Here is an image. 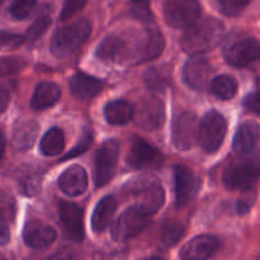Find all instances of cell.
Masks as SVG:
<instances>
[{
    "label": "cell",
    "instance_id": "obj_20",
    "mask_svg": "<svg viewBox=\"0 0 260 260\" xmlns=\"http://www.w3.org/2000/svg\"><path fill=\"white\" fill-rule=\"evenodd\" d=\"M233 147L236 155H249L260 151L259 124L254 121L244 122L236 132Z\"/></svg>",
    "mask_w": 260,
    "mask_h": 260
},
{
    "label": "cell",
    "instance_id": "obj_6",
    "mask_svg": "<svg viewBox=\"0 0 260 260\" xmlns=\"http://www.w3.org/2000/svg\"><path fill=\"white\" fill-rule=\"evenodd\" d=\"M228 132V121L221 113L211 111L200 122L198 142L208 154L217 151L225 140Z\"/></svg>",
    "mask_w": 260,
    "mask_h": 260
},
{
    "label": "cell",
    "instance_id": "obj_9",
    "mask_svg": "<svg viewBox=\"0 0 260 260\" xmlns=\"http://www.w3.org/2000/svg\"><path fill=\"white\" fill-rule=\"evenodd\" d=\"M198 118L192 112H183L173 122L172 141L179 151L189 150L198 140Z\"/></svg>",
    "mask_w": 260,
    "mask_h": 260
},
{
    "label": "cell",
    "instance_id": "obj_43",
    "mask_svg": "<svg viewBox=\"0 0 260 260\" xmlns=\"http://www.w3.org/2000/svg\"><path fill=\"white\" fill-rule=\"evenodd\" d=\"M5 152V136H4V132L0 129V159L2 156L4 155Z\"/></svg>",
    "mask_w": 260,
    "mask_h": 260
},
{
    "label": "cell",
    "instance_id": "obj_23",
    "mask_svg": "<svg viewBox=\"0 0 260 260\" xmlns=\"http://www.w3.org/2000/svg\"><path fill=\"white\" fill-rule=\"evenodd\" d=\"M71 94L78 99H91L103 90V83L94 76L78 73L69 81Z\"/></svg>",
    "mask_w": 260,
    "mask_h": 260
},
{
    "label": "cell",
    "instance_id": "obj_16",
    "mask_svg": "<svg viewBox=\"0 0 260 260\" xmlns=\"http://www.w3.org/2000/svg\"><path fill=\"white\" fill-rule=\"evenodd\" d=\"M175 200L177 206H185L192 202L201 188V180L187 167L178 165L174 169Z\"/></svg>",
    "mask_w": 260,
    "mask_h": 260
},
{
    "label": "cell",
    "instance_id": "obj_1",
    "mask_svg": "<svg viewBox=\"0 0 260 260\" xmlns=\"http://www.w3.org/2000/svg\"><path fill=\"white\" fill-rule=\"evenodd\" d=\"M223 29L225 28L220 20L207 18L188 27L180 38V46L188 55H202L221 42Z\"/></svg>",
    "mask_w": 260,
    "mask_h": 260
},
{
    "label": "cell",
    "instance_id": "obj_8",
    "mask_svg": "<svg viewBox=\"0 0 260 260\" xmlns=\"http://www.w3.org/2000/svg\"><path fill=\"white\" fill-rule=\"evenodd\" d=\"M119 145L116 140H107L98 149L95 155L94 182L96 187L108 184L113 178L118 162Z\"/></svg>",
    "mask_w": 260,
    "mask_h": 260
},
{
    "label": "cell",
    "instance_id": "obj_29",
    "mask_svg": "<svg viewBox=\"0 0 260 260\" xmlns=\"http://www.w3.org/2000/svg\"><path fill=\"white\" fill-rule=\"evenodd\" d=\"M238 81L231 75H220L216 76L211 81V91L222 101L233 99L238 93Z\"/></svg>",
    "mask_w": 260,
    "mask_h": 260
},
{
    "label": "cell",
    "instance_id": "obj_33",
    "mask_svg": "<svg viewBox=\"0 0 260 260\" xmlns=\"http://www.w3.org/2000/svg\"><path fill=\"white\" fill-rule=\"evenodd\" d=\"M36 3L37 0H13L9 7L10 15L18 20L25 19L35 9Z\"/></svg>",
    "mask_w": 260,
    "mask_h": 260
},
{
    "label": "cell",
    "instance_id": "obj_36",
    "mask_svg": "<svg viewBox=\"0 0 260 260\" xmlns=\"http://www.w3.org/2000/svg\"><path fill=\"white\" fill-rule=\"evenodd\" d=\"M25 62L19 57H3L0 58V76H8L17 74L24 68Z\"/></svg>",
    "mask_w": 260,
    "mask_h": 260
},
{
    "label": "cell",
    "instance_id": "obj_38",
    "mask_svg": "<svg viewBox=\"0 0 260 260\" xmlns=\"http://www.w3.org/2000/svg\"><path fill=\"white\" fill-rule=\"evenodd\" d=\"M256 200V192L253 189V187L245 189V192L243 193V196L240 197V200L238 201V205H236V208H238V212L240 215H245L250 211V208L253 207V205L255 203Z\"/></svg>",
    "mask_w": 260,
    "mask_h": 260
},
{
    "label": "cell",
    "instance_id": "obj_32",
    "mask_svg": "<svg viewBox=\"0 0 260 260\" xmlns=\"http://www.w3.org/2000/svg\"><path fill=\"white\" fill-rule=\"evenodd\" d=\"M50 25L51 18L48 17V15H42V17L37 18V19L32 23V25L28 28L27 35H25V40L30 43L36 42V41H38L43 35H45L46 30L48 29Z\"/></svg>",
    "mask_w": 260,
    "mask_h": 260
},
{
    "label": "cell",
    "instance_id": "obj_11",
    "mask_svg": "<svg viewBox=\"0 0 260 260\" xmlns=\"http://www.w3.org/2000/svg\"><path fill=\"white\" fill-rule=\"evenodd\" d=\"M126 160L127 164L136 169H157L161 167L164 157L156 147L136 137L129 146Z\"/></svg>",
    "mask_w": 260,
    "mask_h": 260
},
{
    "label": "cell",
    "instance_id": "obj_21",
    "mask_svg": "<svg viewBox=\"0 0 260 260\" xmlns=\"http://www.w3.org/2000/svg\"><path fill=\"white\" fill-rule=\"evenodd\" d=\"M58 187L65 194L78 197L88 188V174L80 165H71L58 177Z\"/></svg>",
    "mask_w": 260,
    "mask_h": 260
},
{
    "label": "cell",
    "instance_id": "obj_2",
    "mask_svg": "<svg viewBox=\"0 0 260 260\" xmlns=\"http://www.w3.org/2000/svg\"><path fill=\"white\" fill-rule=\"evenodd\" d=\"M260 178V151L238 155L223 172V184L229 189H248Z\"/></svg>",
    "mask_w": 260,
    "mask_h": 260
},
{
    "label": "cell",
    "instance_id": "obj_42",
    "mask_svg": "<svg viewBox=\"0 0 260 260\" xmlns=\"http://www.w3.org/2000/svg\"><path fill=\"white\" fill-rule=\"evenodd\" d=\"M9 239H10L9 228H8L4 216H3L2 212H0V245H5V244L9 243Z\"/></svg>",
    "mask_w": 260,
    "mask_h": 260
},
{
    "label": "cell",
    "instance_id": "obj_5",
    "mask_svg": "<svg viewBox=\"0 0 260 260\" xmlns=\"http://www.w3.org/2000/svg\"><path fill=\"white\" fill-rule=\"evenodd\" d=\"M151 217V213L141 206H131L117 218L112 229V236L116 241L129 240L141 234L149 226Z\"/></svg>",
    "mask_w": 260,
    "mask_h": 260
},
{
    "label": "cell",
    "instance_id": "obj_34",
    "mask_svg": "<svg viewBox=\"0 0 260 260\" xmlns=\"http://www.w3.org/2000/svg\"><path fill=\"white\" fill-rule=\"evenodd\" d=\"M131 14L134 18L141 20V22H151L154 19L152 12L150 9L149 0H132L131 2Z\"/></svg>",
    "mask_w": 260,
    "mask_h": 260
},
{
    "label": "cell",
    "instance_id": "obj_10",
    "mask_svg": "<svg viewBox=\"0 0 260 260\" xmlns=\"http://www.w3.org/2000/svg\"><path fill=\"white\" fill-rule=\"evenodd\" d=\"M225 60L235 68H245L260 58V41L254 37L241 38L226 46Z\"/></svg>",
    "mask_w": 260,
    "mask_h": 260
},
{
    "label": "cell",
    "instance_id": "obj_31",
    "mask_svg": "<svg viewBox=\"0 0 260 260\" xmlns=\"http://www.w3.org/2000/svg\"><path fill=\"white\" fill-rule=\"evenodd\" d=\"M184 226L178 221H168L161 229V243L167 248L174 246L179 243L184 236Z\"/></svg>",
    "mask_w": 260,
    "mask_h": 260
},
{
    "label": "cell",
    "instance_id": "obj_44",
    "mask_svg": "<svg viewBox=\"0 0 260 260\" xmlns=\"http://www.w3.org/2000/svg\"><path fill=\"white\" fill-rule=\"evenodd\" d=\"M259 258H260V255H259Z\"/></svg>",
    "mask_w": 260,
    "mask_h": 260
},
{
    "label": "cell",
    "instance_id": "obj_18",
    "mask_svg": "<svg viewBox=\"0 0 260 260\" xmlns=\"http://www.w3.org/2000/svg\"><path fill=\"white\" fill-rule=\"evenodd\" d=\"M220 249V240L212 235H200L188 241L180 250L184 260H205L212 258Z\"/></svg>",
    "mask_w": 260,
    "mask_h": 260
},
{
    "label": "cell",
    "instance_id": "obj_30",
    "mask_svg": "<svg viewBox=\"0 0 260 260\" xmlns=\"http://www.w3.org/2000/svg\"><path fill=\"white\" fill-rule=\"evenodd\" d=\"M41 182L40 173L32 167L23 168L18 175V185L20 192L25 196L37 194L41 189Z\"/></svg>",
    "mask_w": 260,
    "mask_h": 260
},
{
    "label": "cell",
    "instance_id": "obj_39",
    "mask_svg": "<svg viewBox=\"0 0 260 260\" xmlns=\"http://www.w3.org/2000/svg\"><path fill=\"white\" fill-rule=\"evenodd\" d=\"M91 142H93V136H91L90 132H85V134L83 135V137H81L80 141H79V144L76 145L71 151H69L62 160L73 159V157H76L79 156V155L84 154V152L91 146Z\"/></svg>",
    "mask_w": 260,
    "mask_h": 260
},
{
    "label": "cell",
    "instance_id": "obj_22",
    "mask_svg": "<svg viewBox=\"0 0 260 260\" xmlns=\"http://www.w3.org/2000/svg\"><path fill=\"white\" fill-rule=\"evenodd\" d=\"M40 132V126L36 121L29 118H20L15 121L12 132L13 146L18 150L30 149L36 142Z\"/></svg>",
    "mask_w": 260,
    "mask_h": 260
},
{
    "label": "cell",
    "instance_id": "obj_7",
    "mask_svg": "<svg viewBox=\"0 0 260 260\" xmlns=\"http://www.w3.org/2000/svg\"><path fill=\"white\" fill-rule=\"evenodd\" d=\"M201 17L198 0H168L164 5L165 22L174 28H188Z\"/></svg>",
    "mask_w": 260,
    "mask_h": 260
},
{
    "label": "cell",
    "instance_id": "obj_3",
    "mask_svg": "<svg viewBox=\"0 0 260 260\" xmlns=\"http://www.w3.org/2000/svg\"><path fill=\"white\" fill-rule=\"evenodd\" d=\"M91 24L86 19H79L71 24L58 28L51 41V52L57 58H65L79 50L88 40Z\"/></svg>",
    "mask_w": 260,
    "mask_h": 260
},
{
    "label": "cell",
    "instance_id": "obj_40",
    "mask_svg": "<svg viewBox=\"0 0 260 260\" xmlns=\"http://www.w3.org/2000/svg\"><path fill=\"white\" fill-rule=\"evenodd\" d=\"M23 38L18 35H12L8 32H0V50L5 47L15 48L22 45Z\"/></svg>",
    "mask_w": 260,
    "mask_h": 260
},
{
    "label": "cell",
    "instance_id": "obj_28",
    "mask_svg": "<svg viewBox=\"0 0 260 260\" xmlns=\"http://www.w3.org/2000/svg\"><path fill=\"white\" fill-rule=\"evenodd\" d=\"M41 152L45 156H56L65 149V136L58 127H52L41 140Z\"/></svg>",
    "mask_w": 260,
    "mask_h": 260
},
{
    "label": "cell",
    "instance_id": "obj_37",
    "mask_svg": "<svg viewBox=\"0 0 260 260\" xmlns=\"http://www.w3.org/2000/svg\"><path fill=\"white\" fill-rule=\"evenodd\" d=\"M85 4L86 0H63L60 19L63 22L71 19L76 13H79L85 7Z\"/></svg>",
    "mask_w": 260,
    "mask_h": 260
},
{
    "label": "cell",
    "instance_id": "obj_19",
    "mask_svg": "<svg viewBox=\"0 0 260 260\" xmlns=\"http://www.w3.org/2000/svg\"><path fill=\"white\" fill-rule=\"evenodd\" d=\"M24 243L32 249L50 248L56 240V231L52 226L41 220H30L25 223L23 230Z\"/></svg>",
    "mask_w": 260,
    "mask_h": 260
},
{
    "label": "cell",
    "instance_id": "obj_24",
    "mask_svg": "<svg viewBox=\"0 0 260 260\" xmlns=\"http://www.w3.org/2000/svg\"><path fill=\"white\" fill-rule=\"evenodd\" d=\"M117 210V200L113 196H106L98 202L91 216V228L95 234L106 231Z\"/></svg>",
    "mask_w": 260,
    "mask_h": 260
},
{
    "label": "cell",
    "instance_id": "obj_26",
    "mask_svg": "<svg viewBox=\"0 0 260 260\" xmlns=\"http://www.w3.org/2000/svg\"><path fill=\"white\" fill-rule=\"evenodd\" d=\"M135 108L131 103L126 101H113L109 102L104 108V117L109 124L121 126L126 124L134 118Z\"/></svg>",
    "mask_w": 260,
    "mask_h": 260
},
{
    "label": "cell",
    "instance_id": "obj_17",
    "mask_svg": "<svg viewBox=\"0 0 260 260\" xmlns=\"http://www.w3.org/2000/svg\"><path fill=\"white\" fill-rule=\"evenodd\" d=\"M63 233L70 240L80 243L84 239V212L79 206L61 202L58 206Z\"/></svg>",
    "mask_w": 260,
    "mask_h": 260
},
{
    "label": "cell",
    "instance_id": "obj_41",
    "mask_svg": "<svg viewBox=\"0 0 260 260\" xmlns=\"http://www.w3.org/2000/svg\"><path fill=\"white\" fill-rule=\"evenodd\" d=\"M244 104H245V107L249 111L258 114L260 117V93H253L246 96L245 101H244Z\"/></svg>",
    "mask_w": 260,
    "mask_h": 260
},
{
    "label": "cell",
    "instance_id": "obj_13",
    "mask_svg": "<svg viewBox=\"0 0 260 260\" xmlns=\"http://www.w3.org/2000/svg\"><path fill=\"white\" fill-rule=\"evenodd\" d=\"M165 40L156 28H147L141 38L134 43V62L144 63L156 58L164 51Z\"/></svg>",
    "mask_w": 260,
    "mask_h": 260
},
{
    "label": "cell",
    "instance_id": "obj_12",
    "mask_svg": "<svg viewBox=\"0 0 260 260\" xmlns=\"http://www.w3.org/2000/svg\"><path fill=\"white\" fill-rule=\"evenodd\" d=\"M95 56L99 60L109 63H121L134 57V45L121 36H107L98 45Z\"/></svg>",
    "mask_w": 260,
    "mask_h": 260
},
{
    "label": "cell",
    "instance_id": "obj_25",
    "mask_svg": "<svg viewBox=\"0 0 260 260\" xmlns=\"http://www.w3.org/2000/svg\"><path fill=\"white\" fill-rule=\"evenodd\" d=\"M61 98V89L57 84L51 81H43L38 84L30 99V107L33 109H46L55 106Z\"/></svg>",
    "mask_w": 260,
    "mask_h": 260
},
{
    "label": "cell",
    "instance_id": "obj_15",
    "mask_svg": "<svg viewBox=\"0 0 260 260\" xmlns=\"http://www.w3.org/2000/svg\"><path fill=\"white\" fill-rule=\"evenodd\" d=\"M135 119L140 127L147 131L160 128L165 121L164 103L156 96L142 99L135 112Z\"/></svg>",
    "mask_w": 260,
    "mask_h": 260
},
{
    "label": "cell",
    "instance_id": "obj_14",
    "mask_svg": "<svg viewBox=\"0 0 260 260\" xmlns=\"http://www.w3.org/2000/svg\"><path fill=\"white\" fill-rule=\"evenodd\" d=\"M213 66L210 61L201 55H193L183 68V80L194 90H203L208 85L212 76Z\"/></svg>",
    "mask_w": 260,
    "mask_h": 260
},
{
    "label": "cell",
    "instance_id": "obj_4",
    "mask_svg": "<svg viewBox=\"0 0 260 260\" xmlns=\"http://www.w3.org/2000/svg\"><path fill=\"white\" fill-rule=\"evenodd\" d=\"M126 192L151 215L156 213L164 205L165 193L161 184L154 177H140L128 183Z\"/></svg>",
    "mask_w": 260,
    "mask_h": 260
},
{
    "label": "cell",
    "instance_id": "obj_27",
    "mask_svg": "<svg viewBox=\"0 0 260 260\" xmlns=\"http://www.w3.org/2000/svg\"><path fill=\"white\" fill-rule=\"evenodd\" d=\"M172 66L162 65L149 69L144 75V81L151 90H165L172 83Z\"/></svg>",
    "mask_w": 260,
    "mask_h": 260
},
{
    "label": "cell",
    "instance_id": "obj_35",
    "mask_svg": "<svg viewBox=\"0 0 260 260\" xmlns=\"http://www.w3.org/2000/svg\"><path fill=\"white\" fill-rule=\"evenodd\" d=\"M251 0H218L221 12L228 17H236L240 14Z\"/></svg>",
    "mask_w": 260,
    "mask_h": 260
}]
</instances>
